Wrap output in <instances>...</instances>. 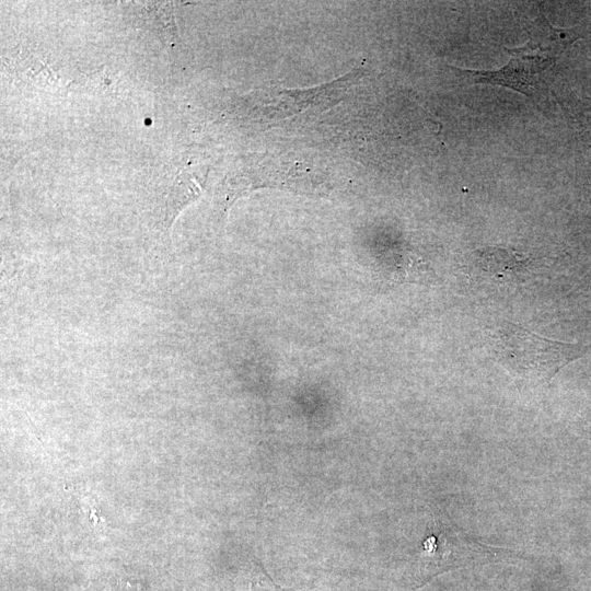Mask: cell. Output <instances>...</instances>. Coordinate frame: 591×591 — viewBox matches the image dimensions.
I'll return each mask as SVG.
<instances>
[{
  "instance_id": "6da1fadb",
  "label": "cell",
  "mask_w": 591,
  "mask_h": 591,
  "mask_svg": "<svg viewBox=\"0 0 591 591\" xmlns=\"http://www.w3.org/2000/svg\"><path fill=\"white\" fill-rule=\"evenodd\" d=\"M489 350L518 383L534 387L548 383L565 366L587 355L591 345L551 340L507 322L489 332Z\"/></svg>"
},
{
  "instance_id": "7a4b0ae2",
  "label": "cell",
  "mask_w": 591,
  "mask_h": 591,
  "mask_svg": "<svg viewBox=\"0 0 591 591\" xmlns=\"http://www.w3.org/2000/svg\"><path fill=\"white\" fill-rule=\"evenodd\" d=\"M513 556L505 548L483 544L449 518L443 510H436L430 525V534L424 541L420 555L422 575L430 578L449 569L467 565L499 561Z\"/></svg>"
},
{
  "instance_id": "3957f363",
  "label": "cell",
  "mask_w": 591,
  "mask_h": 591,
  "mask_svg": "<svg viewBox=\"0 0 591 591\" xmlns=\"http://www.w3.org/2000/svg\"><path fill=\"white\" fill-rule=\"evenodd\" d=\"M259 187L285 188L299 194L323 195L328 184L322 174L303 169L302 165L270 166L259 165L257 169H247L232 176L228 181L225 192V208L236 198Z\"/></svg>"
},
{
  "instance_id": "277c9868",
  "label": "cell",
  "mask_w": 591,
  "mask_h": 591,
  "mask_svg": "<svg viewBox=\"0 0 591 591\" xmlns=\"http://www.w3.org/2000/svg\"><path fill=\"white\" fill-rule=\"evenodd\" d=\"M555 61L542 55H512L506 66L495 71L459 68L452 71L471 83L501 85L538 100L543 92L542 76Z\"/></svg>"
},
{
  "instance_id": "5b68a950",
  "label": "cell",
  "mask_w": 591,
  "mask_h": 591,
  "mask_svg": "<svg viewBox=\"0 0 591 591\" xmlns=\"http://www.w3.org/2000/svg\"><path fill=\"white\" fill-rule=\"evenodd\" d=\"M529 40L508 51L511 55H542L557 59L573 42L584 37V26L558 28L553 26L545 15L540 13L525 25Z\"/></svg>"
},
{
  "instance_id": "8992f818",
  "label": "cell",
  "mask_w": 591,
  "mask_h": 591,
  "mask_svg": "<svg viewBox=\"0 0 591 591\" xmlns=\"http://www.w3.org/2000/svg\"><path fill=\"white\" fill-rule=\"evenodd\" d=\"M472 264L490 280H507L520 277L530 265L523 254L501 247H483L471 254Z\"/></svg>"
},
{
  "instance_id": "52a82bcc",
  "label": "cell",
  "mask_w": 591,
  "mask_h": 591,
  "mask_svg": "<svg viewBox=\"0 0 591 591\" xmlns=\"http://www.w3.org/2000/svg\"><path fill=\"white\" fill-rule=\"evenodd\" d=\"M240 591H297L276 584L260 564L253 561L246 575L244 588Z\"/></svg>"
},
{
  "instance_id": "ba28073f",
  "label": "cell",
  "mask_w": 591,
  "mask_h": 591,
  "mask_svg": "<svg viewBox=\"0 0 591 591\" xmlns=\"http://www.w3.org/2000/svg\"><path fill=\"white\" fill-rule=\"evenodd\" d=\"M584 434L591 440V414L586 418L583 422Z\"/></svg>"
}]
</instances>
